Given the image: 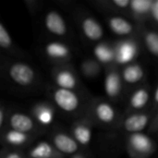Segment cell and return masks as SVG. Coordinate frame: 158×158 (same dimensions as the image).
I'll return each mask as SVG.
<instances>
[{
    "mask_svg": "<svg viewBox=\"0 0 158 158\" xmlns=\"http://www.w3.org/2000/svg\"><path fill=\"white\" fill-rule=\"evenodd\" d=\"M51 75L53 84L56 87L68 90L83 91L79 77L70 64L54 66Z\"/></svg>",
    "mask_w": 158,
    "mask_h": 158,
    "instance_id": "7",
    "label": "cell"
},
{
    "mask_svg": "<svg viewBox=\"0 0 158 158\" xmlns=\"http://www.w3.org/2000/svg\"><path fill=\"white\" fill-rule=\"evenodd\" d=\"M152 99L150 88L147 84H141L133 89L128 99L126 114L147 110Z\"/></svg>",
    "mask_w": 158,
    "mask_h": 158,
    "instance_id": "15",
    "label": "cell"
},
{
    "mask_svg": "<svg viewBox=\"0 0 158 158\" xmlns=\"http://www.w3.org/2000/svg\"><path fill=\"white\" fill-rule=\"evenodd\" d=\"M9 113H10V111L7 109V107L6 106L2 105L0 107V130L1 131L5 130L7 126Z\"/></svg>",
    "mask_w": 158,
    "mask_h": 158,
    "instance_id": "28",
    "label": "cell"
},
{
    "mask_svg": "<svg viewBox=\"0 0 158 158\" xmlns=\"http://www.w3.org/2000/svg\"><path fill=\"white\" fill-rule=\"evenodd\" d=\"M3 70L7 81L19 88L31 89L40 82V76L37 70L33 66L22 60L6 61Z\"/></svg>",
    "mask_w": 158,
    "mask_h": 158,
    "instance_id": "2",
    "label": "cell"
},
{
    "mask_svg": "<svg viewBox=\"0 0 158 158\" xmlns=\"http://www.w3.org/2000/svg\"><path fill=\"white\" fill-rule=\"evenodd\" d=\"M131 0H97L94 2L99 8L111 13L110 15H129Z\"/></svg>",
    "mask_w": 158,
    "mask_h": 158,
    "instance_id": "23",
    "label": "cell"
},
{
    "mask_svg": "<svg viewBox=\"0 0 158 158\" xmlns=\"http://www.w3.org/2000/svg\"><path fill=\"white\" fill-rule=\"evenodd\" d=\"M86 115L94 126L105 128H117L122 118L113 104L104 98H92Z\"/></svg>",
    "mask_w": 158,
    "mask_h": 158,
    "instance_id": "3",
    "label": "cell"
},
{
    "mask_svg": "<svg viewBox=\"0 0 158 158\" xmlns=\"http://www.w3.org/2000/svg\"><path fill=\"white\" fill-rule=\"evenodd\" d=\"M94 126V124L86 114L75 118L70 126V134L83 150H86L91 143Z\"/></svg>",
    "mask_w": 158,
    "mask_h": 158,
    "instance_id": "12",
    "label": "cell"
},
{
    "mask_svg": "<svg viewBox=\"0 0 158 158\" xmlns=\"http://www.w3.org/2000/svg\"><path fill=\"white\" fill-rule=\"evenodd\" d=\"M6 128L32 135L36 138L45 131V129L40 126L31 114L29 115L21 111H10Z\"/></svg>",
    "mask_w": 158,
    "mask_h": 158,
    "instance_id": "6",
    "label": "cell"
},
{
    "mask_svg": "<svg viewBox=\"0 0 158 158\" xmlns=\"http://www.w3.org/2000/svg\"><path fill=\"white\" fill-rule=\"evenodd\" d=\"M94 57L106 68L116 65V53L114 44L100 42L94 47ZM118 66V65H117Z\"/></svg>",
    "mask_w": 158,
    "mask_h": 158,
    "instance_id": "22",
    "label": "cell"
},
{
    "mask_svg": "<svg viewBox=\"0 0 158 158\" xmlns=\"http://www.w3.org/2000/svg\"><path fill=\"white\" fill-rule=\"evenodd\" d=\"M116 53V65L122 68L135 62L140 53V43L136 38L121 39L114 44Z\"/></svg>",
    "mask_w": 158,
    "mask_h": 158,
    "instance_id": "9",
    "label": "cell"
},
{
    "mask_svg": "<svg viewBox=\"0 0 158 158\" xmlns=\"http://www.w3.org/2000/svg\"><path fill=\"white\" fill-rule=\"evenodd\" d=\"M45 56L56 65L69 64L71 60V51L69 47L59 41H52L45 44L44 46Z\"/></svg>",
    "mask_w": 158,
    "mask_h": 158,
    "instance_id": "17",
    "label": "cell"
},
{
    "mask_svg": "<svg viewBox=\"0 0 158 158\" xmlns=\"http://www.w3.org/2000/svg\"><path fill=\"white\" fill-rule=\"evenodd\" d=\"M46 93L50 102L55 106L56 110L72 116L75 118L84 116L87 113L91 99L93 98L89 97L84 90L62 89L54 84L48 86Z\"/></svg>",
    "mask_w": 158,
    "mask_h": 158,
    "instance_id": "1",
    "label": "cell"
},
{
    "mask_svg": "<svg viewBox=\"0 0 158 158\" xmlns=\"http://www.w3.org/2000/svg\"><path fill=\"white\" fill-rule=\"evenodd\" d=\"M142 43L145 45L147 50L155 56L158 57V31L148 29L144 25L141 26L140 37Z\"/></svg>",
    "mask_w": 158,
    "mask_h": 158,
    "instance_id": "24",
    "label": "cell"
},
{
    "mask_svg": "<svg viewBox=\"0 0 158 158\" xmlns=\"http://www.w3.org/2000/svg\"><path fill=\"white\" fill-rule=\"evenodd\" d=\"M78 25L82 35L90 42L100 43L105 31L100 22L88 13H80L78 15Z\"/></svg>",
    "mask_w": 158,
    "mask_h": 158,
    "instance_id": "13",
    "label": "cell"
},
{
    "mask_svg": "<svg viewBox=\"0 0 158 158\" xmlns=\"http://www.w3.org/2000/svg\"><path fill=\"white\" fill-rule=\"evenodd\" d=\"M104 89L107 100H109L110 102H116L119 100L124 91L120 67L114 65L106 68Z\"/></svg>",
    "mask_w": 158,
    "mask_h": 158,
    "instance_id": "10",
    "label": "cell"
},
{
    "mask_svg": "<svg viewBox=\"0 0 158 158\" xmlns=\"http://www.w3.org/2000/svg\"><path fill=\"white\" fill-rule=\"evenodd\" d=\"M56 108L50 101H41L35 103L31 109V115L43 128L49 127L55 120Z\"/></svg>",
    "mask_w": 158,
    "mask_h": 158,
    "instance_id": "18",
    "label": "cell"
},
{
    "mask_svg": "<svg viewBox=\"0 0 158 158\" xmlns=\"http://www.w3.org/2000/svg\"><path fill=\"white\" fill-rule=\"evenodd\" d=\"M158 108V85L156 88V91L155 93L152 94V99H151V103H150V106L148 107L149 110H151L154 114L155 112L156 111V109Z\"/></svg>",
    "mask_w": 158,
    "mask_h": 158,
    "instance_id": "30",
    "label": "cell"
},
{
    "mask_svg": "<svg viewBox=\"0 0 158 158\" xmlns=\"http://www.w3.org/2000/svg\"><path fill=\"white\" fill-rule=\"evenodd\" d=\"M151 19H152L153 21H155V23L158 24V0H156V1H155L154 7H153V11H152Z\"/></svg>",
    "mask_w": 158,
    "mask_h": 158,
    "instance_id": "31",
    "label": "cell"
},
{
    "mask_svg": "<svg viewBox=\"0 0 158 158\" xmlns=\"http://www.w3.org/2000/svg\"><path fill=\"white\" fill-rule=\"evenodd\" d=\"M0 158H27L24 150L3 147L0 152Z\"/></svg>",
    "mask_w": 158,
    "mask_h": 158,
    "instance_id": "27",
    "label": "cell"
},
{
    "mask_svg": "<svg viewBox=\"0 0 158 158\" xmlns=\"http://www.w3.org/2000/svg\"><path fill=\"white\" fill-rule=\"evenodd\" d=\"M148 132L151 134H158V108L154 114L152 122L148 128Z\"/></svg>",
    "mask_w": 158,
    "mask_h": 158,
    "instance_id": "29",
    "label": "cell"
},
{
    "mask_svg": "<svg viewBox=\"0 0 158 158\" xmlns=\"http://www.w3.org/2000/svg\"><path fill=\"white\" fill-rule=\"evenodd\" d=\"M48 141L54 145V147L65 156H72L83 149L72 137L70 132H68L62 129L56 128L48 134Z\"/></svg>",
    "mask_w": 158,
    "mask_h": 158,
    "instance_id": "8",
    "label": "cell"
},
{
    "mask_svg": "<svg viewBox=\"0 0 158 158\" xmlns=\"http://www.w3.org/2000/svg\"><path fill=\"white\" fill-rule=\"evenodd\" d=\"M157 139H158V134H157Z\"/></svg>",
    "mask_w": 158,
    "mask_h": 158,
    "instance_id": "33",
    "label": "cell"
},
{
    "mask_svg": "<svg viewBox=\"0 0 158 158\" xmlns=\"http://www.w3.org/2000/svg\"><path fill=\"white\" fill-rule=\"evenodd\" d=\"M153 117L154 113L149 109L142 112L125 114L121 118L116 129L121 131L127 135L140 133L143 132L145 129L149 128Z\"/></svg>",
    "mask_w": 158,
    "mask_h": 158,
    "instance_id": "5",
    "label": "cell"
},
{
    "mask_svg": "<svg viewBox=\"0 0 158 158\" xmlns=\"http://www.w3.org/2000/svg\"><path fill=\"white\" fill-rule=\"evenodd\" d=\"M0 47L6 53L14 54V52H16V47L12 40V37L9 34L4 23L1 21H0Z\"/></svg>",
    "mask_w": 158,
    "mask_h": 158,
    "instance_id": "26",
    "label": "cell"
},
{
    "mask_svg": "<svg viewBox=\"0 0 158 158\" xmlns=\"http://www.w3.org/2000/svg\"><path fill=\"white\" fill-rule=\"evenodd\" d=\"M44 25L45 30L52 35L65 38L68 37L69 30L63 16L56 10H48L44 18Z\"/></svg>",
    "mask_w": 158,
    "mask_h": 158,
    "instance_id": "16",
    "label": "cell"
},
{
    "mask_svg": "<svg viewBox=\"0 0 158 158\" xmlns=\"http://www.w3.org/2000/svg\"><path fill=\"white\" fill-rule=\"evenodd\" d=\"M121 77L124 84V88H136L141 85L145 77V71L143 67L133 62L121 68Z\"/></svg>",
    "mask_w": 158,
    "mask_h": 158,
    "instance_id": "20",
    "label": "cell"
},
{
    "mask_svg": "<svg viewBox=\"0 0 158 158\" xmlns=\"http://www.w3.org/2000/svg\"><path fill=\"white\" fill-rule=\"evenodd\" d=\"M102 69L103 66L94 57L85 58L81 63V74L87 79H94L98 77L101 74Z\"/></svg>",
    "mask_w": 158,
    "mask_h": 158,
    "instance_id": "25",
    "label": "cell"
},
{
    "mask_svg": "<svg viewBox=\"0 0 158 158\" xmlns=\"http://www.w3.org/2000/svg\"><path fill=\"white\" fill-rule=\"evenodd\" d=\"M106 23L116 35L125 38H136L140 37L141 26L137 23L131 22L121 15H109L106 18Z\"/></svg>",
    "mask_w": 158,
    "mask_h": 158,
    "instance_id": "11",
    "label": "cell"
},
{
    "mask_svg": "<svg viewBox=\"0 0 158 158\" xmlns=\"http://www.w3.org/2000/svg\"><path fill=\"white\" fill-rule=\"evenodd\" d=\"M27 158H66L49 141H40L28 148Z\"/></svg>",
    "mask_w": 158,
    "mask_h": 158,
    "instance_id": "21",
    "label": "cell"
},
{
    "mask_svg": "<svg viewBox=\"0 0 158 158\" xmlns=\"http://www.w3.org/2000/svg\"><path fill=\"white\" fill-rule=\"evenodd\" d=\"M36 137L32 135L23 133L10 128H6L5 130L1 131L0 136L2 147L18 150H24L25 148H29L32 145Z\"/></svg>",
    "mask_w": 158,
    "mask_h": 158,
    "instance_id": "14",
    "label": "cell"
},
{
    "mask_svg": "<svg viewBox=\"0 0 158 158\" xmlns=\"http://www.w3.org/2000/svg\"><path fill=\"white\" fill-rule=\"evenodd\" d=\"M125 149L130 158H151L157 150L156 143L143 132L126 136Z\"/></svg>",
    "mask_w": 158,
    "mask_h": 158,
    "instance_id": "4",
    "label": "cell"
},
{
    "mask_svg": "<svg viewBox=\"0 0 158 158\" xmlns=\"http://www.w3.org/2000/svg\"><path fill=\"white\" fill-rule=\"evenodd\" d=\"M70 158H88V156L86 155L85 150H83V151H81V152H80V153L70 156Z\"/></svg>",
    "mask_w": 158,
    "mask_h": 158,
    "instance_id": "32",
    "label": "cell"
},
{
    "mask_svg": "<svg viewBox=\"0 0 158 158\" xmlns=\"http://www.w3.org/2000/svg\"><path fill=\"white\" fill-rule=\"evenodd\" d=\"M155 0H131L129 15L135 23L143 26V23L151 19Z\"/></svg>",
    "mask_w": 158,
    "mask_h": 158,
    "instance_id": "19",
    "label": "cell"
}]
</instances>
